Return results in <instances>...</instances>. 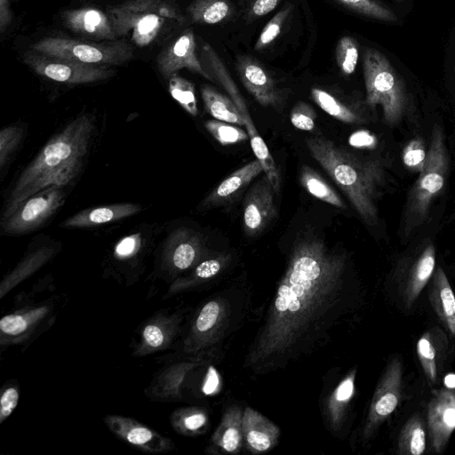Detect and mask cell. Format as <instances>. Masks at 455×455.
<instances>
[{
  "label": "cell",
  "mask_w": 455,
  "mask_h": 455,
  "mask_svg": "<svg viewBox=\"0 0 455 455\" xmlns=\"http://www.w3.org/2000/svg\"><path fill=\"white\" fill-rule=\"evenodd\" d=\"M156 67L160 74L166 79L187 68L203 77L212 81L204 70L196 53L195 34L191 29L184 31L172 43L164 48L156 57Z\"/></svg>",
  "instance_id": "30bf717a"
},
{
  "label": "cell",
  "mask_w": 455,
  "mask_h": 455,
  "mask_svg": "<svg viewBox=\"0 0 455 455\" xmlns=\"http://www.w3.org/2000/svg\"><path fill=\"white\" fill-rule=\"evenodd\" d=\"M311 97L324 112L342 123L354 124L362 121L354 108L325 90L312 88Z\"/></svg>",
  "instance_id": "484cf974"
},
{
  "label": "cell",
  "mask_w": 455,
  "mask_h": 455,
  "mask_svg": "<svg viewBox=\"0 0 455 455\" xmlns=\"http://www.w3.org/2000/svg\"><path fill=\"white\" fill-rule=\"evenodd\" d=\"M449 169V158L440 126L433 129L426 162L410 194L404 220L408 234L427 218L434 198L443 190Z\"/></svg>",
  "instance_id": "5b68a950"
},
{
  "label": "cell",
  "mask_w": 455,
  "mask_h": 455,
  "mask_svg": "<svg viewBox=\"0 0 455 455\" xmlns=\"http://www.w3.org/2000/svg\"><path fill=\"white\" fill-rule=\"evenodd\" d=\"M10 0H0V32L3 34L12 22Z\"/></svg>",
  "instance_id": "bcb514c9"
},
{
  "label": "cell",
  "mask_w": 455,
  "mask_h": 455,
  "mask_svg": "<svg viewBox=\"0 0 455 455\" xmlns=\"http://www.w3.org/2000/svg\"><path fill=\"white\" fill-rule=\"evenodd\" d=\"M207 112L215 119L233 124L245 125L244 119L233 100L209 85L201 88Z\"/></svg>",
  "instance_id": "7402d4cb"
},
{
  "label": "cell",
  "mask_w": 455,
  "mask_h": 455,
  "mask_svg": "<svg viewBox=\"0 0 455 455\" xmlns=\"http://www.w3.org/2000/svg\"><path fill=\"white\" fill-rule=\"evenodd\" d=\"M350 143L356 147L369 148L375 144V138L369 132L361 131L351 136Z\"/></svg>",
  "instance_id": "7dc6e473"
},
{
  "label": "cell",
  "mask_w": 455,
  "mask_h": 455,
  "mask_svg": "<svg viewBox=\"0 0 455 455\" xmlns=\"http://www.w3.org/2000/svg\"><path fill=\"white\" fill-rule=\"evenodd\" d=\"M435 266V247L427 246L412 265L404 290L405 302L411 306L431 278Z\"/></svg>",
  "instance_id": "44dd1931"
},
{
  "label": "cell",
  "mask_w": 455,
  "mask_h": 455,
  "mask_svg": "<svg viewBox=\"0 0 455 455\" xmlns=\"http://www.w3.org/2000/svg\"><path fill=\"white\" fill-rule=\"evenodd\" d=\"M19 400V393L13 387L7 388L0 398V422L7 418L16 408Z\"/></svg>",
  "instance_id": "b9f144b4"
},
{
  "label": "cell",
  "mask_w": 455,
  "mask_h": 455,
  "mask_svg": "<svg viewBox=\"0 0 455 455\" xmlns=\"http://www.w3.org/2000/svg\"><path fill=\"white\" fill-rule=\"evenodd\" d=\"M141 235L140 232L133 233L121 239L115 247V254L119 258H126L134 254L141 243Z\"/></svg>",
  "instance_id": "ab89813d"
},
{
  "label": "cell",
  "mask_w": 455,
  "mask_h": 455,
  "mask_svg": "<svg viewBox=\"0 0 455 455\" xmlns=\"http://www.w3.org/2000/svg\"><path fill=\"white\" fill-rule=\"evenodd\" d=\"M220 262L218 259H208L200 263L196 268V275L200 278H210L220 270Z\"/></svg>",
  "instance_id": "ee69618b"
},
{
  "label": "cell",
  "mask_w": 455,
  "mask_h": 455,
  "mask_svg": "<svg viewBox=\"0 0 455 455\" xmlns=\"http://www.w3.org/2000/svg\"><path fill=\"white\" fill-rule=\"evenodd\" d=\"M241 441V435L236 427H228L221 438V445L227 451H235L239 445Z\"/></svg>",
  "instance_id": "7bdbcfd3"
},
{
  "label": "cell",
  "mask_w": 455,
  "mask_h": 455,
  "mask_svg": "<svg viewBox=\"0 0 455 455\" xmlns=\"http://www.w3.org/2000/svg\"><path fill=\"white\" fill-rule=\"evenodd\" d=\"M312 157L322 166L368 225L378 220L377 201L385 181L381 162L358 156L323 136L306 140Z\"/></svg>",
  "instance_id": "6da1fadb"
},
{
  "label": "cell",
  "mask_w": 455,
  "mask_h": 455,
  "mask_svg": "<svg viewBox=\"0 0 455 455\" xmlns=\"http://www.w3.org/2000/svg\"><path fill=\"white\" fill-rule=\"evenodd\" d=\"M199 59L204 70L211 76L212 82L216 81L228 94L239 108L244 122L246 132L249 135L251 149L256 159L261 164L265 175L268 178L274 191L280 190V178L276 164L269 149L256 129L253 121L249 114L246 103L240 93L234 80L223 61L208 44L204 43L200 49Z\"/></svg>",
  "instance_id": "8992f818"
},
{
  "label": "cell",
  "mask_w": 455,
  "mask_h": 455,
  "mask_svg": "<svg viewBox=\"0 0 455 455\" xmlns=\"http://www.w3.org/2000/svg\"><path fill=\"white\" fill-rule=\"evenodd\" d=\"M65 198L60 186H52L28 196L7 218L2 219V231L6 235L34 231L64 204Z\"/></svg>",
  "instance_id": "ba28073f"
},
{
  "label": "cell",
  "mask_w": 455,
  "mask_h": 455,
  "mask_svg": "<svg viewBox=\"0 0 455 455\" xmlns=\"http://www.w3.org/2000/svg\"><path fill=\"white\" fill-rule=\"evenodd\" d=\"M274 188L264 175L248 190L243 204L244 232L254 236L259 235L276 215Z\"/></svg>",
  "instance_id": "8fae6325"
},
{
  "label": "cell",
  "mask_w": 455,
  "mask_h": 455,
  "mask_svg": "<svg viewBox=\"0 0 455 455\" xmlns=\"http://www.w3.org/2000/svg\"><path fill=\"white\" fill-rule=\"evenodd\" d=\"M23 129L18 125H10L0 132V168L3 170L8 164L12 155L20 146Z\"/></svg>",
  "instance_id": "836d02e7"
},
{
  "label": "cell",
  "mask_w": 455,
  "mask_h": 455,
  "mask_svg": "<svg viewBox=\"0 0 455 455\" xmlns=\"http://www.w3.org/2000/svg\"><path fill=\"white\" fill-rule=\"evenodd\" d=\"M169 245L172 265L178 269L184 270L196 259L199 239L192 230L179 228L172 234Z\"/></svg>",
  "instance_id": "603a6c76"
},
{
  "label": "cell",
  "mask_w": 455,
  "mask_h": 455,
  "mask_svg": "<svg viewBox=\"0 0 455 455\" xmlns=\"http://www.w3.org/2000/svg\"><path fill=\"white\" fill-rule=\"evenodd\" d=\"M363 57L366 103L372 108L380 106L385 122L393 126L400 122L407 107L404 82L379 51L367 48Z\"/></svg>",
  "instance_id": "277c9868"
},
{
  "label": "cell",
  "mask_w": 455,
  "mask_h": 455,
  "mask_svg": "<svg viewBox=\"0 0 455 455\" xmlns=\"http://www.w3.org/2000/svg\"><path fill=\"white\" fill-rule=\"evenodd\" d=\"M168 90L172 97L189 115L196 116L198 114L197 101L194 84L178 74L168 79Z\"/></svg>",
  "instance_id": "83f0119b"
},
{
  "label": "cell",
  "mask_w": 455,
  "mask_h": 455,
  "mask_svg": "<svg viewBox=\"0 0 455 455\" xmlns=\"http://www.w3.org/2000/svg\"><path fill=\"white\" fill-rule=\"evenodd\" d=\"M417 354L427 379L435 384L437 379L436 352L429 333H425L418 340Z\"/></svg>",
  "instance_id": "d6a6232c"
},
{
  "label": "cell",
  "mask_w": 455,
  "mask_h": 455,
  "mask_svg": "<svg viewBox=\"0 0 455 455\" xmlns=\"http://www.w3.org/2000/svg\"><path fill=\"white\" fill-rule=\"evenodd\" d=\"M204 127L223 146L236 144L249 139L247 132L238 125L220 120H208L204 123Z\"/></svg>",
  "instance_id": "f546056e"
},
{
  "label": "cell",
  "mask_w": 455,
  "mask_h": 455,
  "mask_svg": "<svg viewBox=\"0 0 455 455\" xmlns=\"http://www.w3.org/2000/svg\"><path fill=\"white\" fill-rule=\"evenodd\" d=\"M395 1L401 3V2H403L404 0H395Z\"/></svg>",
  "instance_id": "f5cc1de1"
},
{
  "label": "cell",
  "mask_w": 455,
  "mask_h": 455,
  "mask_svg": "<svg viewBox=\"0 0 455 455\" xmlns=\"http://www.w3.org/2000/svg\"><path fill=\"white\" fill-rule=\"evenodd\" d=\"M358 44L355 39L349 36H342L335 50L337 65L345 76L352 75L358 62Z\"/></svg>",
  "instance_id": "4dcf8cb0"
},
{
  "label": "cell",
  "mask_w": 455,
  "mask_h": 455,
  "mask_svg": "<svg viewBox=\"0 0 455 455\" xmlns=\"http://www.w3.org/2000/svg\"><path fill=\"white\" fill-rule=\"evenodd\" d=\"M292 5L288 4L265 25L255 45V51L260 52L269 46L281 34L283 27L292 12Z\"/></svg>",
  "instance_id": "1f68e13d"
},
{
  "label": "cell",
  "mask_w": 455,
  "mask_h": 455,
  "mask_svg": "<svg viewBox=\"0 0 455 455\" xmlns=\"http://www.w3.org/2000/svg\"><path fill=\"white\" fill-rule=\"evenodd\" d=\"M403 367L399 357L387 365L376 390L370 414V427L385 420L397 407L402 390Z\"/></svg>",
  "instance_id": "5bb4252c"
},
{
  "label": "cell",
  "mask_w": 455,
  "mask_h": 455,
  "mask_svg": "<svg viewBox=\"0 0 455 455\" xmlns=\"http://www.w3.org/2000/svg\"><path fill=\"white\" fill-rule=\"evenodd\" d=\"M426 450V433L419 416H413L405 423L398 439L400 454L420 455Z\"/></svg>",
  "instance_id": "4316f807"
},
{
  "label": "cell",
  "mask_w": 455,
  "mask_h": 455,
  "mask_svg": "<svg viewBox=\"0 0 455 455\" xmlns=\"http://www.w3.org/2000/svg\"><path fill=\"white\" fill-rule=\"evenodd\" d=\"M138 204L119 203L84 209L69 218L61 226L69 228H90L112 223L141 212Z\"/></svg>",
  "instance_id": "ac0fdd59"
},
{
  "label": "cell",
  "mask_w": 455,
  "mask_h": 455,
  "mask_svg": "<svg viewBox=\"0 0 455 455\" xmlns=\"http://www.w3.org/2000/svg\"><path fill=\"white\" fill-rule=\"evenodd\" d=\"M354 392L353 378L349 377L345 379L338 387L336 392V399L344 402L350 398Z\"/></svg>",
  "instance_id": "c3c4849f"
},
{
  "label": "cell",
  "mask_w": 455,
  "mask_h": 455,
  "mask_svg": "<svg viewBox=\"0 0 455 455\" xmlns=\"http://www.w3.org/2000/svg\"><path fill=\"white\" fill-rule=\"evenodd\" d=\"M220 313V306L215 301L208 302L201 310L196 319V328L199 331L210 330L216 323Z\"/></svg>",
  "instance_id": "74e56055"
},
{
  "label": "cell",
  "mask_w": 455,
  "mask_h": 455,
  "mask_svg": "<svg viewBox=\"0 0 455 455\" xmlns=\"http://www.w3.org/2000/svg\"><path fill=\"white\" fill-rule=\"evenodd\" d=\"M64 25L75 33L99 40H114L117 36L108 15L92 7L68 10L61 14Z\"/></svg>",
  "instance_id": "9a60e30c"
},
{
  "label": "cell",
  "mask_w": 455,
  "mask_h": 455,
  "mask_svg": "<svg viewBox=\"0 0 455 455\" xmlns=\"http://www.w3.org/2000/svg\"><path fill=\"white\" fill-rule=\"evenodd\" d=\"M282 0H252L247 8L245 19L252 21L272 12Z\"/></svg>",
  "instance_id": "f35d334b"
},
{
  "label": "cell",
  "mask_w": 455,
  "mask_h": 455,
  "mask_svg": "<svg viewBox=\"0 0 455 455\" xmlns=\"http://www.w3.org/2000/svg\"><path fill=\"white\" fill-rule=\"evenodd\" d=\"M429 300L439 321L455 337V295L442 267L435 272Z\"/></svg>",
  "instance_id": "d6986e66"
},
{
  "label": "cell",
  "mask_w": 455,
  "mask_h": 455,
  "mask_svg": "<svg viewBox=\"0 0 455 455\" xmlns=\"http://www.w3.org/2000/svg\"><path fill=\"white\" fill-rule=\"evenodd\" d=\"M235 68L242 84L259 104L272 108L281 105L280 90L259 60L249 55H241L236 59Z\"/></svg>",
  "instance_id": "4fadbf2b"
},
{
  "label": "cell",
  "mask_w": 455,
  "mask_h": 455,
  "mask_svg": "<svg viewBox=\"0 0 455 455\" xmlns=\"http://www.w3.org/2000/svg\"><path fill=\"white\" fill-rule=\"evenodd\" d=\"M253 422L251 427H246V440L249 445L259 451H267L272 444V436L267 429L263 428L262 424Z\"/></svg>",
  "instance_id": "8d00e7d4"
},
{
  "label": "cell",
  "mask_w": 455,
  "mask_h": 455,
  "mask_svg": "<svg viewBox=\"0 0 455 455\" xmlns=\"http://www.w3.org/2000/svg\"><path fill=\"white\" fill-rule=\"evenodd\" d=\"M444 383L447 388H455V374H449L444 379Z\"/></svg>",
  "instance_id": "816d5d0a"
},
{
  "label": "cell",
  "mask_w": 455,
  "mask_h": 455,
  "mask_svg": "<svg viewBox=\"0 0 455 455\" xmlns=\"http://www.w3.org/2000/svg\"><path fill=\"white\" fill-rule=\"evenodd\" d=\"M32 50L53 58L98 66L122 65L133 56L132 44L124 40L100 44L48 36L34 44Z\"/></svg>",
  "instance_id": "52a82bcc"
},
{
  "label": "cell",
  "mask_w": 455,
  "mask_h": 455,
  "mask_svg": "<svg viewBox=\"0 0 455 455\" xmlns=\"http://www.w3.org/2000/svg\"><path fill=\"white\" fill-rule=\"evenodd\" d=\"M427 427L432 449L443 451L455 431V390L442 388L433 393L427 405Z\"/></svg>",
  "instance_id": "7c38bea8"
},
{
  "label": "cell",
  "mask_w": 455,
  "mask_h": 455,
  "mask_svg": "<svg viewBox=\"0 0 455 455\" xmlns=\"http://www.w3.org/2000/svg\"><path fill=\"white\" fill-rule=\"evenodd\" d=\"M219 376L213 367L209 368L206 379L203 387V391L205 395L212 394L218 387Z\"/></svg>",
  "instance_id": "681fc988"
},
{
  "label": "cell",
  "mask_w": 455,
  "mask_h": 455,
  "mask_svg": "<svg viewBox=\"0 0 455 455\" xmlns=\"http://www.w3.org/2000/svg\"><path fill=\"white\" fill-rule=\"evenodd\" d=\"M261 172H264V170L258 159L240 167L204 198L201 204L202 208L207 209L230 203Z\"/></svg>",
  "instance_id": "2e32d148"
},
{
  "label": "cell",
  "mask_w": 455,
  "mask_h": 455,
  "mask_svg": "<svg viewBox=\"0 0 455 455\" xmlns=\"http://www.w3.org/2000/svg\"><path fill=\"white\" fill-rule=\"evenodd\" d=\"M83 158L70 160L64 164L55 167L37 177L28 185L20 194L9 199L2 219L7 218L16 207L28 196L52 186H64L73 180L80 172Z\"/></svg>",
  "instance_id": "e0dca14e"
},
{
  "label": "cell",
  "mask_w": 455,
  "mask_h": 455,
  "mask_svg": "<svg viewBox=\"0 0 455 455\" xmlns=\"http://www.w3.org/2000/svg\"><path fill=\"white\" fill-rule=\"evenodd\" d=\"M317 115L305 101L297 102L291 111V122L299 130L310 132L315 128Z\"/></svg>",
  "instance_id": "d590c367"
},
{
  "label": "cell",
  "mask_w": 455,
  "mask_h": 455,
  "mask_svg": "<svg viewBox=\"0 0 455 455\" xmlns=\"http://www.w3.org/2000/svg\"><path fill=\"white\" fill-rule=\"evenodd\" d=\"M205 422V417L202 413H196L185 419V426L190 430H196L202 427Z\"/></svg>",
  "instance_id": "f907efd6"
},
{
  "label": "cell",
  "mask_w": 455,
  "mask_h": 455,
  "mask_svg": "<svg viewBox=\"0 0 455 455\" xmlns=\"http://www.w3.org/2000/svg\"><path fill=\"white\" fill-rule=\"evenodd\" d=\"M355 12L386 22H396L395 12L377 0H334Z\"/></svg>",
  "instance_id": "f1b7e54d"
},
{
  "label": "cell",
  "mask_w": 455,
  "mask_h": 455,
  "mask_svg": "<svg viewBox=\"0 0 455 455\" xmlns=\"http://www.w3.org/2000/svg\"><path fill=\"white\" fill-rule=\"evenodd\" d=\"M299 181L302 187L313 196L334 207L346 209V204L337 192L307 165H302L299 172Z\"/></svg>",
  "instance_id": "d4e9b609"
},
{
  "label": "cell",
  "mask_w": 455,
  "mask_h": 455,
  "mask_svg": "<svg viewBox=\"0 0 455 455\" xmlns=\"http://www.w3.org/2000/svg\"><path fill=\"white\" fill-rule=\"evenodd\" d=\"M23 60L38 75L68 84L95 83L108 79L115 74V70L108 66L90 65L53 58L34 51L28 52Z\"/></svg>",
  "instance_id": "9c48e42d"
},
{
  "label": "cell",
  "mask_w": 455,
  "mask_h": 455,
  "mask_svg": "<svg viewBox=\"0 0 455 455\" xmlns=\"http://www.w3.org/2000/svg\"><path fill=\"white\" fill-rule=\"evenodd\" d=\"M28 328L27 320L20 315H8L0 320V329L2 332L17 335L23 332Z\"/></svg>",
  "instance_id": "60d3db41"
},
{
  "label": "cell",
  "mask_w": 455,
  "mask_h": 455,
  "mask_svg": "<svg viewBox=\"0 0 455 455\" xmlns=\"http://www.w3.org/2000/svg\"><path fill=\"white\" fill-rule=\"evenodd\" d=\"M188 12L195 23L213 25L229 19L234 6L228 0H194Z\"/></svg>",
  "instance_id": "cb8c5ba5"
},
{
  "label": "cell",
  "mask_w": 455,
  "mask_h": 455,
  "mask_svg": "<svg viewBox=\"0 0 455 455\" xmlns=\"http://www.w3.org/2000/svg\"><path fill=\"white\" fill-rule=\"evenodd\" d=\"M108 16L116 36L127 37L139 47L152 44L167 23L184 20L176 8L164 0H128L109 9Z\"/></svg>",
  "instance_id": "3957f363"
},
{
  "label": "cell",
  "mask_w": 455,
  "mask_h": 455,
  "mask_svg": "<svg viewBox=\"0 0 455 455\" xmlns=\"http://www.w3.org/2000/svg\"><path fill=\"white\" fill-rule=\"evenodd\" d=\"M403 162L404 165L414 172H420L424 167L427 151L420 139L411 140L403 148Z\"/></svg>",
  "instance_id": "e575fe53"
},
{
  "label": "cell",
  "mask_w": 455,
  "mask_h": 455,
  "mask_svg": "<svg viewBox=\"0 0 455 455\" xmlns=\"http://www.w3.org/2000/svg\"><path fill=\"white\" fill-rule=\"evenodd\" d=\"M94 130V117L84 114L72 120L44 145L37 156L21 172L10 199L44 172L87 153Z\"/></svg>",
  "instance_id": "7a4b0ae2"
},
{
  "label": "cell",
  "mask_w": 455,
  "mask_h": 455,
  "mask_svg": "<svg viewBox=\"0 0 455 455\" xmlns=\"http://www.w3.org/2000/svg\"><path fill=\"white\" fill-rule=\"evenodd\" d=\"M106 419L115 432L132 445L153 451H164L166 446L157 433L129 419L110 416Z\"/></svg>",
  "instance_id": "ffe728a7"
},
{
  "label": "cell",
  "mask_w": 455,
  "mask_h": 455,
  "mask_svg": "<svg viewBox=\"0 0 455 455\" xmlns=\"http://www.w3.org/2000/svg\"><path fill=\"white\" fill-rule=\"evenodd\" d=\"M143 337L152 347H158L164 342V334L160 328L156 325H148L143 331Z\"/></svg>",
  "instance_id": "f6af8a7d"
}]
</instances>
